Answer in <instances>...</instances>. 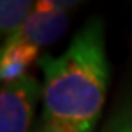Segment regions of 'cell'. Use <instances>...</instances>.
Listing matches in <instances>:
<instances>
[{
	"label": "cell",
	"mask_w": 132,
	"mask_h": 132,
	"mask_svg": "<svg viewBox=\"0 0 132 132\" xmlns=\"http://www.w3.org/2000/svg\"><path fill=\"white\" fill-rule=\"evenodd\" d=\"M100 132H132V94L115 108Z\"/></svg>",
	"instance_id": "6"
},
{
	"label": "cell",
	"mask_w": 132,
	"mask_h": 132,
	"mask_svg": "<svg viewBox=\"0 0 132 132\" xmlns=\"http://www.w3.org/2000/svg\"><path fill=\"white\" fill-rule=\"evenodd\" d=\"M40 84L32 75L6 83L0 91V132H29Z\"/></svg>",
	"instance_id": "2"
},
{
	"label": "cell",
	"mask_w": 132,
	"mask_h": 132,
	"mask_svg": "<svg viewBox=\"0 0 132 132\" xmlns=\"http://www.w3.org/2000/svg\"><path fill=\"white\" fill-rule=\"evenodd\" d=\"M43 121L51 126L92 132L108 84L103 24L91 18L59 57L43 56Z\"/></svg>",
	"instance_id": "1"
},
{
	"label": "cell",
	"mask_w": 132,
	"mask_h": 132,
	"mask_svg": "<svg viewBox=\"0 0 132 132\" xmlns=\"http://www.w3.org/2000/svg\"><path fill=\"white\" fill-rule=\"evenodd\" d=\"M65 8L67 6H62V3L57 2H38L22 27L8 40L26 42L37 48L54 43L64 35L69 26Z\"/></svg>",
	"instance_id": "3"
},
{
	"label": "cell",
	"mask_w": 132,
	"mask_h": 132,
	"mask_svg": "<svg viewBox=\"0 0 132 132\" xmlns=\"http://www.w3.org/2000/svg\"><path fill=\"white\" fill-rule=\"evenodd\" d=\"M38 48L26 42L6 40L2 48L0 59V78L2 83H13L26 77L27 67L35 61Z\"/></svg>",
	"instance_id": "4"
},
{
	"label": "cell",
	"mask_w": 132,
	"mask_h": 132,
	"mask_svg": "<svg viewBox=\"0 0 132 132\" xmlns=\"http://www.w3.org/2000/svg\"><path fill=\"white\" fill-rule=\"evenodd\" d=\"M32 132H46V126H45V122H42V124H38Z\"/></svg>",
	"instance_id": "8"
},
{
	"label": "cell",
	"mask_w": 132,
	"mask_h": 132,
	"mask_svg": "<svg viewBox=\"0 0 132 132\" xmlns=\"http://www.w3.org/2000/svg\"><path fill=\"white\" fill-rule=\"evenodd\" d=\"M45 122V121H43ZM46 132H83V130H77V129H72V127H64V126H51V124H46Z\"/></svg>",
	"instance_id": "7"
},
{
	"label": "cell",
	"mask_w": 132,
	"mask_h": 132,
	"mask_svg": "<svg viewBox=\"0 0 132 132\" xmlns=\"http://www.w3.org/2000/svg\"><path fill=\"white\" fill-rule=\"evenodd\" d=\"M34 6L29 0H2L0 2V30L6 40L22 27Z\"/></svg>",
	"instance_id": "5"
}]
</instances>
